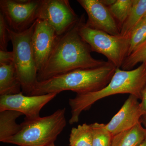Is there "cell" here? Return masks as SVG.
I'll use <instances>...</instances> for the list:
<instances>
[{"instance_id": "cell-2", "label": "cell", "mask_w": 146, "mask_h": 146, "mask_svg": "<svg viewBox=\"0 0 146 146\" xmlns=\"http://www.w3.org/2000/svg\"><path fill=\"white\" fill-rule=\"evenodd\" d=\"M117 68L108 61L98 68L78 69L36 81L30 96H40L72 91L76 94L96 92L107 86Z\"/></svg>"}, {"instance_id": "cell-23", "label": "cell", "mask_w": 146, "mask_h": 146, "mask_svg": "<svg viewBox=\"0 0 146 146\" xmlns=\"http://www.w3.org/2000/svg\"><path fill=\"white\" fill-rule=\"evenodd\" d=\"M14 55L13 51L0 50V64L13 63Z\"/></svg>"}, {"instance_id": "cell-9", "label": "cell", "mask_w": 146, "mask_h": 146, "mask_svg": "<svg viewBox=\"0 0 146 146\" xmlns=\"http://www.w3.org/2000/svg\"><path fill=\"white\" fill-rule=\"evenodd\" d=\"M52 93L40 96H26L23 92L0 96V111L12 110L23 113L25 119L31 121L40 117L39 113L44 106L56 97Z\"/></svg>"}, {"instance_id": "cell-20", "label": "cell", "mask_w": 146, "mask_h": 146, "mask_svg": "<svg viewBox=\"0 0 146 146\" xmlns=\"http://www.w3.org/2000/svg\"><path fill=\"white\" fill-rule=\"evenodd\" d=\"M146 61V39L136 47L126 58L121 68L122 70H130L139 63Z\"/></svg>"}, {"instance_id": "cell-21", "label": "cell", "mask_w": 146, "mask_h": 146, "mask_svg": "<svg viewBox=\"0 0 146 146\" xmlns=\"http://www.w3.org/2000/svg\"><path fill=\"white\" fill-rule=\"evenodd\" d=\"M146 39V19L143 18L130 35L127 55Z\"/></svg>"}, {"instance_id": "cell-6", "label": "cell", "mask_w": 146, "mask_h": 146, "mask_svg": "<svg viewBox=\"0 0 146 146\" xmlns=\"http://www.w3.org/2000/svg\"><path fill=\"white\" fill-rule=\"evenodd\" d=\"M79 33L92 52L104 55L117 68L121 67L127 55L130 37L114 36L87 25L84 14L79 18Z\"/></svg>"}, {"instance_id": "cell-4", "label": "cell", "mask_w": 146, "mask_h": 146, "mask_svg": "<svg viewBox=\"0 0 146 146\" xmlns=\"http://www.w3.org/2000/svg\"><path fill=\"white\" fill-rule=\"evenodd\" d=\"M65 108L57 110L52 115L36 119L25 121L16 135L4 143L18 146H47L54 143L66 126Z\"/></svg>"}, {"instance_id": "cell-12", "label": "cell", "mask_w": 146, "mask_h": 146, "mask_svg": "<svg viewBox=\"0 0 146 146\" xmlns=\"http://www.w3.org/2000/svg\"><path fill=\"white\" fill-rule=\"evenodd\" d=\"M138 100L135 96L129 95L117 113L106 124V127L112 136L129 129L140 122L143 114Z\"/></svg>"}, {"instance_id": "cell-19", "label": "cell", "mask_w": 146, "mask_h": 146, "mask_svg": "<svg viewBox=\"0 0 146 146\" xmlns=\"http://www.w3.org/2000/svg\"><path fill=\"white\" fill-rule=\"evenodd\" d=\"M91 125L92 146H111L113 136L106 127V124L95 123Z\"/></svg>"}, {"instance_id": "cell-26", "label": "cell", "mask_w": 146, "mask_h": 146, "mask_svg": "<svg viewBox=\"0 0 146 146\" xmlns=\"http://www.w3.org/2000/svg\"><path fill=\"white\" fill-rule=\"evenodd\" d=\"M140 122L146 129V114H144L141 117L140 119Z\"/></svg>"}, {"instance_id": "cell-5", "label": "cell", "mask_w": 146, "mask_h": 146, "mask_svg": "<svg viewBox=\"0 0 146 146\" xmlns=\"http://www.w3.org/2000/svg\"><path fill=\"white\" fill-rule=\"evenodd\" d=\"M35 21L29 28L21 32H16L8 28L9 39L13 46V64L21 83L22 91L29 96L37 81L38 70L32 45Z\"/></svg>"}, {"instance_id": "cell-15", "label": "cell", "mask_w": 146, "mask_h": 146, "mask_svg": "<svg viewBox=\"0 0 146 146\" xmlns=\"http://www.w3.org/2000/svg\"><path fill=\"white\" fill-rule=\"evenodd\" d=\"M24 115L21 112L12 110L0 111V141L4 143L9 138L16 135L21 130V124L16 120Z\"/></svg>"}, {"instance_id": "cell-25", "label": "cell", "mask_w": 146, "mask_h": 146, "mask_svg": "<svg viewBox=\"0 0 146 146\" xmlns=\"http://www.w3.org/2000/svg\"><path fill=\"white\" fill-rule=\"evenodd\" d=\"M102 2L107 7L112 5L115 2L116 0H101Z\"/></svg>"}, {"instance_id": "cell-1", "label": "cell", "mask_w": 146, "mask_h": 146, "mask_svg": "<svg viewBox=\"0 0 146 146\" xmlns=\"http://www.w3.org/2000/svg\"><path fill=\"white\" fill-rule=\"evenodd\" d=\"M79 21L65 34L58 36L43 69L37 74V81L78 70L98 68L108 61L94 58L89 46L79 33Z\"/></svg>"}, {"instance_id": "cell-13", "label": "cell", "mask_w": 146, "mask_h": 146, "mask_svg": "<svg viewBox=\"0 0 146 146\" xmlns=\"http://www.w3.org/2000/svg\"><path fill=\"white\" fill-rule=\"evenodd\" d=\"M22 86L13 63L0 64V95L22 93Z\"/></svg>"}, {"instance_id": "cell-27", "label": "cell", "mask_w": 146, "mask_h": 146, "mask_svg": "<svg viewBox=\"0 0 146 146\" xmlns=\"http://www.w3.org/2000/svg\"><path fill=\"white\" fill-rule=\"evenodd\" d=\"M138 146H146V138Z\"/></svg>"}, {"instance_id": "cell-10", "label": "cell", "mask_w": 146, "mask_h": 146, "mask_svg": "<svg viewBox=\"0 0 146 146\" xmlns=\"http://www.w3.org/2000/svg\"><path fill=\"white\" fill-rule=\"evenodd\" d=\"M58 36L44 20L37 19L32 36V45L38 73L43 69L52 52Z\"/></svg>"}, {"instance_id": "cell-29", "label": "cell", "mask_w": 146, "mask_h": 146, "mask_svg": "<svg viewBox=\"0 0 146 146\" xmlns=\"http://www.w3.org/2000/svg\"><path fill=\"white\" fill-rule=\"evenodd\" d=\"M143 18H145V19H146V13H145V15H144Z\"/></svg>"}, {"instance_id": "cell-22", "label": "cell", "mask_w": 146, "mask_h": 146, "mask_svg": "<svg viewBox=\"0 0 146 146\" xmlns=\"http://www.w3.org/2000/svg\"><path fill=\"white\" fill-rule=\"evenodd\" d=\"M8 27L5 18L0 12V50H7L8 42L10 41Z\"/></svg>"}, {"instance_id": "cell-14", "label": "cell", "mask_w": 146, "mask_h": 146, "mask_svg": "<svg viewBox=\"0 0 146 146\" xmlns=\"http://www.w3.org/2000/svg\"><path fill=\"white\" fill-rule=\"evenodd\" d=\"M146 138V129L141 122L113 136L111 146H138Z\"/></svg>"}, {"instance_id": "cell-11", "label": "cell", "mask_w": 146, "mask_h": 146, "mask_svg": "<svg viewBox=\"0 0 146 146\" xmlns=\"http://www.w3.org/2000/svg\"><path fill=\"white\" fill-rule=\"evenodd\" d=\"M77 2L88 15L87 25L111 35L120 36L119 26L101 0H78Z\"/></svg>"}, {"instance_id": "cell-28", "label": "cell", "mask_w": 146, "mask_h": 146, "mask_svg": "<svg viewBox=\"0 0 146 146\" xmlns=\"http://www.w3.org/2000/svg\"><path fill=\"white\" fill-rule=\"evenodd\" d=\"M47 146H55V145L54 143H53L50 144V145Z\"/></svg>"}, {"instance_id": "cell-18", "label": "cell", "mask_w": 146, "mask_h": 146, "mask_svg": "<svg viewBox=\"0 0 146 146\" xmlns=\"http://www.w3.org/2000/svg\"><path fill=\"white\" fill-rule=\"evenodd\" d=\"M133 3V0H116L112 5L108 7L120 29L130 12Z\"/></svg>"}, {"instance_id": "cell-3", "label": "cell", "mask_w": 146, "mask_h": 146, "mask_svg": "<svg viewBox=\"0 0 146 146\" xmlns=\"http://www.w3.org/2000/svg\"><path fill=\"white\" fill-rule=\"evenodd\" d=\"M146 84V61L139 67L130 70L117 68L107 86L96 92L76 94L69 99L72 116L69 123H78L83 111L90 109L95 102L106 97L118 94H129L141 100L142 90Z\"/></svg>"}, {"instance_id": "cell-8", "label": "cell", "mask_w": 146, "mask_h": 146, "mask_svg": "<svg viewBox=\"0 0 146 146\" xmlns=\"http://www.w3.org/2000/svg\"><path fill=\"white\" fill-rule=\"evenodd\" d=\"M79 18L68 0H41L37 19L46 22L58 36L72 27Z\"/></svg>"}, {"instance_id": "cell-16", "label": "cell", "mask_w": 146, "mask_h": 146, "mask_svg": "<svg viewBox=\"0 0 146 146\" xmlns=\"http://www.w3.org/2000/svg\"><path fill=\"white\" fill-rule=\"evenodd\" d=\"M146 13V0H133L130 12L121 29L120 36L130 37L133 30Z\"/></svg>"}, {"instance_id": "cell-7", "label": "cell", "mask_w": 146, "mask_h": 146, "mask_svg": "<svg viewBox=\"0 0 146 146\" xmlns=\"http://www.w3.org/2000/svg\"><path fill=\"white\" fill-rule=\"evenodd\" d=\"M40 3L41 0H1V13L10 29L21 32L37 20Z\"/></svg>"}, {"instance_id": "cell-24", "label": "cell", "mask_w": 146, "mask_h": 146, "mask_svg": "<svg viewBox=\"0 0 146 146\" xmlns=\"http://www.w3.org/2000/svg\"><path fill=\"white\" fill-rule=\"evenodd\" d=\"M141 102L140 107L143 114H146V84L143 88L141 94Z\"/></svg>"}, {"instance_id": "cell-17", "label": "cell", "mask_w": 146, "mask_h": 146, "mask_svg": "<svg viewBox=\"0 0 146 146\" xmlns=\"http://www.w3.org/2000/svg\"><path fill=\"white\" fill-rule=\"evenodd\" d=\"M70 146H92L91 124L84 123L73 127L70 134Z\"/></svg>"}]
</instances>
